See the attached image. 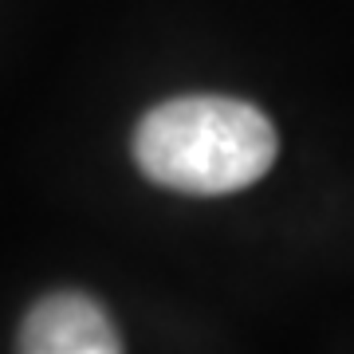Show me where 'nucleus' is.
<instances>
[{"label": "nucleus", "instance_id": "nucleus-1", "mask_svg": "<svg viewBox=\"0 0 354 354\" xmlns=\"http://www.w3.org/2000/svg\"><path fill=\"white\" fill-rule=\"evenodd\" d=\"M279 153L276 127L260 106L225 95H181L134 127V162L153 185L193 197L248 189Z\"/></svg>", "mask_w": 354, "mask_h": 354}, {"label": "nucleus", "instance_id": "nucleus-2", "mask_svg": "<svg viewBox=\"0 0 354 354\" xmlns=\"http://www.w3.org/2000/svg\"><path fill=\"white\" fill-rule=\"evenodd\" d=\"M20 354H122V339L91 295L51 291L24 315Z\"/></svg>", "mask_w": 354, "mask_h": 354}]
</instances>
